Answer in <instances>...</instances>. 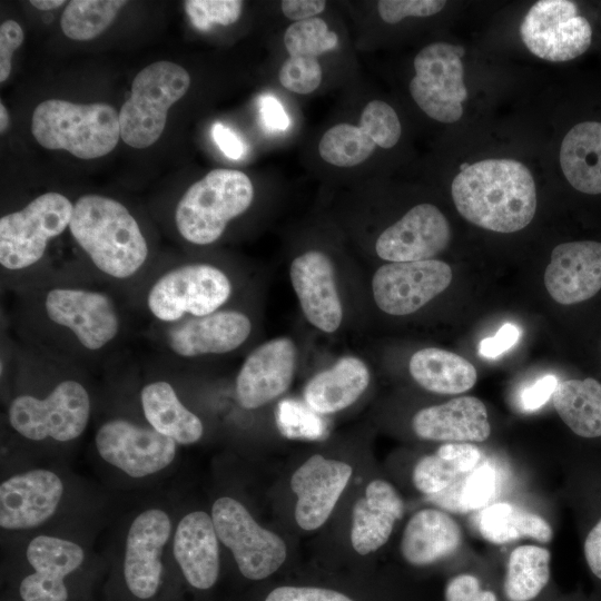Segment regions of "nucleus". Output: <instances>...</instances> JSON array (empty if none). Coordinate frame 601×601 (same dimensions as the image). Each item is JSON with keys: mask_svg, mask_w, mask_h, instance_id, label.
<instances>
[{"mask_svg": "<svg viewBox=\"0 0 601 601\" xmlns=\"http://www.w3.org/2000/svg\"><path fill=\"white\" fill-rule=\"evenodd\" d=\"M451 195L459 214L481 228L515 233L536 210V188L529 168L511 158H487L465 166L453 179Z\"/></svg>", "mask_w": 601, "mask_h": 601, "instance_id": "1", "label": "nucleus"}, {"mask_svg": "<svg viewBox=\"0 0 601 601\" xmlns=\"http://www.w3.org/2000/svg\"><path fill=\"white\" fill-rule=\"evenodd\" d=\"M69 229L97 268L115 278L132 276L148 256L136 219L115 199L99 195L80 197L73 205Z\"/></svg>", "mask_w": 601, "mask_h": 601, "instance_id": "2", "label": "nucleus"}, {"mask_svg": "<svg viewBox=\"0 0 601 601\" xmlns=\"http://www.w3.org/2000/svg\"><path fill=\"white\" fill-rule=\"evenodd\" d=\"M31 131L47 149H63L78 158L93 159L116 147L120 137L119 114L105 102L81 105L50 99L36 107Z\"/></svg>", "mask_w": 601, "mask_h": 601, "instance_id": "3", "label": "nucleus"}, {"mask_svg": "<svg viewBox=\"0 0 601 601\" xmlns=\"http://www.w3.org/2000/svg\"><path fill=\"white\" fill-rule=\"evenodd\" d=\"M254 198L249 177L239 170L215 169L193 184L175 213L179 234L189 243L216 242L227 224L245 213Z\"/></svg>", "mask_w": 601, "mask_h": 601, "instance_id": "4", "label": "nucleus"}, {"mask_svg": "<svg viewBox=\"0 0 601 601\" xmlns=\"http://www.w3.org/2000/svg\"><path fill=\"white\" fill-rule=\"evenodd\" d=\"M570 0H540L526 12L520 36L536 57L565 62L578 59L599 43L598 14Z\"/></svg>", "mask_w": 601, "mask_h": 601, "instance_id": "5", "label": "nucleus"}, {"mask_svg": "<svg viewBox=\"0 0 601 601\" xmlns=\"http://www.w3.org/2000/svg\"><path fill=\"white\" fill-rule=\"evenodd\" d=\"M189 85V73L177 63L157 61L145 67L135 77L130 97L120 109V138L134 148L156 142L165 129L168 109Z\"/></svg>", "mask_w": 601, "mask_h": 601, "instance_id": "6", "label": "nucleus"}, {"mask_svg": "<svg viewBox=\"0 0 601 601\" xmlns=\"http://www.w3.org/2000/svg\"><path fill=\"white\" fill-rule=\"evenodd\" d=\"M73 206L61 194L40 195L21 210L0 219V263L10 270L27 268L43 255L48 242L69 226Z\"/></svg>", "mask_w": 601, "mask_h": 601, "instance_id": "7", "label": "nucleus"}, {"mask_svg": "<svg viewBox=\"0 0 601 601\" xmlns=\"http://www.w3.org/2000/svg\"><path fill=\"white\" fill-rule=\"evenodd\" d=\"M463 55L462 46L437 41L424 47L414 58L411 96L436 121L452 124L463 116V102L467 98Z\"/></svg>", "mask_w": 601, "mask_h": 601, "instance_id": "8", "label": "nucleus"}, {"mask_svg": "<svg viewBox=\"0 0 601 601\" xmlns=\"http://www.w3.org/2000/svg\"><path fill=\"white\" fill-rule=\"evenodd\" d=\"M211 519L219 541L231 551L245 578L266 579L285 562L287 549L283 539L260 526L239 501L229 496L217 499Z\"/></svg>", "mask_w": 601, "mask_h": 601, "instance_id": "9", "label": "nucleus"}, {"mask_svg": "<svg viewBox=\"0 0 601 601\" xmlns=\"http://www.w3.org/2000/svg\"><path fill=\"white\" fill-rule=\"evenodd\" d=\"M90 400L86 388L76 381H63L43 400L30 395L16 397L9 408L11 426L22 436L41 441L51 437L67 442L86 428Z\"/></svg>", "mask_w": 601, "mask_h": 601, "instance_id": "10", "label": "nucleus"}, {"mask_svg": "<svg viewBox=\"0 0 601 601\" xmlns=\"http://www.w3.org/2000/svg\"><path fill=\"white\" fill-rule=\"evenodd\" d=\"M231 285L224 272L207 264H189L161 276L150 288L147 304L164 322L215 313L229 298Z\"/></svg>", "mask_w": 601, "mask_h": 601, "instance_id": "11", "label": "nucleus"}, {"mask_svg": "<svg viewBox=\"0 0 601 601\" xmlns=\"http://www.w3.org/2000/svg\"><path fill=\"white\" fill-rule=\"evenodd\" d=\"M453 278L445 262L426 259L382 265L372 279L377 307L393 316L412 314L444 292Z\"/></svg>", "mask_w": 601, "mask_h": 601, "instance_id": "12", "label": "nucleus"}, {"mask_svg": "<svg viewBox=\"0 0 601 601\" xmlns=\"http://www.w3.org/2000/svg\"><path fill=\"white\" fill-rule=\"evenodd\" d=\"M99 455L131 477H144L167 467L176 454V442L156 430L125 420L102 424L96 434Z\"/></svg>", "mask_w": 601, "mask_h": 601, "instance_id": "13", "label": "nucleus"}, {"mask_svg": "<svg viewBox=\"0 0 601 601\" xmlns=\"http://www.w3.org/2000/svg\"><path fill=\"white\" fill-rule=\"evenodd\" d=\"M451 226L434 205L423 203L411 208L376 239L380 258L390 263L433 259L450 244Z\"/></svg>", "mask_w": 601, "mask_h": 601, "instance_id": "14", "label": "nucleus"}, {"mask_svg": "<svg viewBox=\"0 0 601 601\" xmlns=\"http://www.w3.org/2000/svg\"><path fill=\"white\" fill-rule=\"evenodd\" d=\"M48 317L73 332L90 351L104 347L119 331V318L112 300L99 292L55 288L47 294Z\"/></svg>", "mask_w": 601, "mask_h": 601, "instance_id": "15", "label": "nucleus"}, {"mask_svg": "<svg viewBox=\"0 0 601 601\" xmlns=\"http://www.w3.org/2000/svg\"><path fill=\"white\" fill-rule=\"evenodd\" d=\"M352 473L349 464L319 454L312 455L293 473L290 487L296 495L295 520L299 528L313 531L327 521Z\"/></svg>", "mask_w": 601, "mask_h": 601, "instance_id": "16", "label": "nucleus"}, {"mask_svg": "<svg viewBox=\"0 0 601 601\" xmlns=\"http://www.w3.org/2000/svg\"><path fill=\"white\" fill-rule=\"evenodd\" d=\"M296 355V346L288 337L274 338L255 348L236 378L239 405L258 408L282 395L292 383Z\"/></svg>", "mask_w": 601, "mask_h": 601, "instance_id": "17", "label": "nucleus"}, {"mask_svg": "<svg viewBox=\"0 0 601 601\" xmlns=\"http://www.w3.org/2000/svg\"><path fill=\"white\" fill-rule=\"evenodd\" d=\"M170 532V519L159 509L146 510L132 521L126 540L124 574L135 597L145 600L157 592L162 572V548Z\"/></svg>", "mask_w": 601, "mask_h": 601, "instance_id": "18", "label": "nucleus"}, {"mask_svg": "<svg viewBox=\"0 0 601 601\" xmlns=\"http://www.w3.org/2000/svg\"><path fill=\"white\" fill-rule=\"evenodd\" d=\"M544 285L562 305L592 298L601 290V242L581 239L556 245L545 268Z\"/></svg>", "mask_w": 601, "mask_h": 601, "instance_id": "19", "label": "nucleus"}, {"mask_svg": "<svg viewBox=\"0 0 601 601\" xmlns=\"http://www.w3.org/2000/svg\"><path fill=\"white\" fill-rule=\"evenodd\" d=\"M63 494L60 477L49 470H31L0 485V525L27 530L46 522L56 512Z\"/></svg>", "mask_w": 601, "mask_h": 601, "instance_id": "20", "label": "nucleus"}, {"mask_svg": "<svg viewBox=\"0 0 601 601\" xmlns=\"http://www.w3.org/2000/svg\"><path fill=\"white\" fill-rule=\"evenodd\" d=\"M289 277L306 319L322 332L337 331L343 308L329 257L308 250L293 259Z\"/></svg>", "mask_w": 601, "mask_h": 601, "instance_id": "21", "label": "nucleus"}, {"mask_svg": "<svg viewBox=\"0 0 601 601\" xmlns=\"http://www.w3.org/2000/svg\"><path fill=\"white\" fill-rule=\"evenodd\" d=\"M27 559L35 572L21 581L22 595L28 601H67L63 579L82 563L81 546L68 540L39 535L30 541Z\"/></svg>", "mask_w": 601, "mask_h": 601, "instance_id": "22", "label": "nucleus"}, {"mask_svg": "<svg viewBox=\"0 0 601 601\" xmlns=\"http://www.w3.org/2000/svg\"><path fill=\"white\" fill-rule=\"evenodd\" d=\"M412 428L422 440L447 443L484 442L491 433L486 407L474 396L420 410L412 418Z\"/></svg>", "mask_w": 601, "mask_h": 601, "instance_id": "23", "label": "nucleus"}, {"mask_svg": "<svg viewBox=\"0 0 601 601\" xmlns=\"http://www.w3.org/2000/svg\"><path fill=\"white\" fill-rule=\"evenodd\" d=\"M250 332L248 316L236 311H219L173 327L168 333V344L184 357L223 354L239 347Z\"/></svg>", "mask_w": 601, "mask_h": 601, "instance_id": "24", "label": "nucleus"}, {"mask_svg": "<svg viewBox=\"0 0 601 601\" xmlns=\"http://www.w3.org/2000/svg\"><path fill=\"white\" fill-rule=\"evenodd\" d=\"M559 164L575 193L601 196V114L577 119L568 128L560 144Z\"/></svg>", "mask_w": 601, "mask_h": 601, "instance_id": "25", "label": "nucleus"}, {"mask_svg": "<svg viewBox=\"0 0 601 601\" xmlns=\"http://www.w3.org/2000/svg\"><path fill=\"white\" fill-rule=\"evenodd\" d=\"M218 536L211 519L203 511L186 514L174 536V555L190 585L206 590L219 575Z\"/></svg>", "mask_w": 601, "mask_h": 601, "instance_id": "26", "label": "nucleus"}, {"mask_svg": "<svg viewBox=\"0 0 601 601\" xmlns=\"http://www.w3.org/2000/svg\"><path fill=\"white\" fill-rule=\"evenodd\" d=\"M404 503L395 487L381 479L371 481L352 512L351 543L361 555L375 552L390 539L402 519Z\"/></svg>", "mask_w": 601, "mask_h": 601, "instance_id": "27", "label": "nucleus"}, {"mask_svg": "<svg viewBox=\"0 0 601 601\" xmlns=\"http://www.w3.org/2000/svg\"><path fill=\"white\" fill-rule=\"evenodd\" d=\"M461 541L462 531L447 513L423 509L408 520L401 540V553L412 565H430L453 554Z\"/></svg>", "mask_w": 601, "mask_h": 601, "instance_id": "28", "label": "nucleus"}, {"mask_svg": "<svg viewBox=\"0 0 601 601\" xmlns=\"http://www.w3.org/2000/svg\"><path fill=\"white\" fill-rule=\"evenodd\" d=\"M370 380L366 364L357 357L346 356L313 376L304 388V398L317 414L336 413L355 403Z\"/></svg>", "mask_w": 601, "mask_h": 601, "instance_id": "29", "label": "nucleus"}, {"mask_svg": "<svg viewBox=\"0 0 601 601\" xmlns=\"http://www.w3.org/2000/svg\"><path fill=\"white\" fill-rule=\"evenodd\" d=\"M408 371L420 386L437 394L466 392L477 380V372L471 362L437 347L415 352L410 358Z\"/></svg>", "mask_w": 601, "mask_h": 601, "instance_id": "30", "label": "nucleus"}, {"mask_svg": "<svg viewBox=\"0 0 601 601\" xmlns=\"http://www.w3.org/2000/svg\"><path fill=\"white\" fill-rule=\"evenodd\" d=\"M140 398L146 420L160 434L179 444H193L201 437V421L181 404L169 383L146 385Z\"/></svg>", "mask_w": 601, "mask_h": 601, "instance_id": "31", "label": "nucleus"}, {"mask_svg": "<svg viewBox=\"0 0 601 601\" xmlns=\"http://www.w3.org/2000/svg\"><path fill=\"white\" fill-rule=\"evenodd\" d=\"M553 406L561 420L579 436H601V383L594 378L559 382Z\"/></svg>", "mask_w": 601, "mask_h": 601, "instance_id": "32", "label": "nucleus"}, {"mask_svg": "<svg viewBox=\"0 0 601 601\" xmlns=\"http://www.w3.org/2000/svg\"><path fill=\"white\" fill-rule=\"evenodd\" d=\"M481 451L471 443H445L434 454L425 455L414 466V486L425 495L439 493L475 469Z\"/></svg>", "mask_w": 601, "mask_h": 601, "instance_id": "33", "label": "nucleus"}, {"mask_svg": "<svg viewBox=\"0 0 601 601\" xmlns=\"http://www.w3.org/2000/svg\"><path fill=\"white\" fill-rule=\"evenodd\" d=\"M481 535L493 544L531 538L548 543L553 538L549 522L542 516L508 502L485 506L477 516Z\"/></svg>", "mask_w": 601, "mask_h": 601, "instance_id": "34", "label": "nucleus"}, {"mask_svg": "<svg viewBox=\"0 0 601 601\" xmlns=\"http://www.w3.org/2000/svg\"><path fill=\"white\" fill-rule=\"evenodd\" d=\"M549 579L550 552L538 545H520L509 556L505 597L509 601H530L543 590Z\"/></svg>", "mask_w": 601, "mask_h": 601, "instance_id": "35", "label": "nucleus"}, {"mask_svg": "<svg viewBox=\"0 0 601 601\" xmlns=\"http://www.w3.org/2000/svg\"><path fill=\"white\" fill-rule=\"evenodd\" d=\"M496 487L495 469L489 463H483L443 491L428 495L427 500L451 512L467 513L487 506L496 493Z\"/></svg>", "mask_w": 601, "mask_h": 601, "instance_id": "36", "label": "nucleus"}, {"mask_svg": "<svg viewBox=\"0 0 601 601\" xmlns=\"http://www.w3.org/2000/svg\"><path fill=\"white\" fill-rule=\"evenodd\" d=\"M126 3L120 0H72L61 16V30L72 40H91L115 20Z\"/></svg>", "mask_w": 601, "mask_h": 601, "instance_id": "37", "label": "nucleus"}, {"mask_svg": "<svg viewBox=\"0 0 601 601\" xmlns=\"http://www.w3.org/2000/svg\"><path fill=\"white\" fill-rule=\"evenodd\" d=\"M376 144L359 127L337 124L321 138V157L337 167H353L365 161L375 150Z\"/></svg>", "mask_w": 601, "mask_h": 601, "instance_id": "38", "label": "nucleus"}, {"mask_svg": "<svg viewBox=\"0 0 601 601\" xmlns=\"http://www.w3.org/2000/svg\"><path fill=\"white\" fill-rule=\"evenodd\" d=\"M337 43V35L317 17L292 23L284 35V45L290 57L317 58L334 50Z\"/></svg>", "mask_w": 601, "mask_h": 601, "instance_id": "39", "label": "nucleus"}, {"mask_svg": "<svg viewBox=\"0 0 601 601\" xmlns=\"http://www.w3.org/2000/svg\"><path fill=\"white\" fill-rule=\"evenodd\" d=\"M358 126L376 146L385 149L394 147L402 134L396 111L382 100H372L364 107Z\"/></svg>", "mask_w": 601, "mask_h": 601, "instance_id": "40", "label": "nucleus"}, {"mask_svg": "<svg viewBox=\"0 0 601 601\" xmlns=\"http://www.w3.org/2000/svg\"><path fill=\"white\" fill-rule=\"evenodd\" d=\"M184 9L191 23L199 30H209L214 24L228 26L242 13L243 1L238 0H188Z\"/></svg>", "mask_w": 601, "mask_h": 601, "instance_id": "41", "label": "nucleus"}, {"mask_svg": "<svg viewBox=\"0 0 601 601\" xmlns=\"http://www.w3.org/2000/svg\"><path fill=\"white\" fill-rule=\"evenodd\" d=\"M323 71L317 58L288 57L279 68L278 79L287 90L306 95L318 88Z\"/></svg>", "mask_w": 601, "mask_h": 601, "instance_id": "42", "label": "nucleus"}, {"mask_svg": "<svg viewBox=\"0 0 601 601\" xmlns=\"http://www.w3.org/2000/svg\"><path fill=\"white\" fill-rule=\"evenodd\" d=\"M314 413L293 401L279 403L278 427L288 437L317 439L323 433V425Z\"/></svg>", "mask_w": 601, "mask_h": 601, "instance_id": "43", "label": "nucleus"}, {"mask_svg": "<svg viewBox=\"0 0 601 601\" xmlns=\"http://www.w3.org/2000/svg\"><path fill=\"white\" fill-rule=\"evenodd\" d=\"M443 0H382L377 3L378 14L387 23H397L407 17H431L440 12Z\"/></svg>", "mask_w": 601, "mask_h": 601, "instance_id": "44", "label": "nucleus"}, {"mask_svg": "<svg viewBox=\"0 0 601 601\" xmlns=\"http://www.w3.org/2000/svg\"><path fill=\"white\" fill-rule=\"evenodd\" d=\"M265 601H353L347 595L331 589L315 587H278L269 592Z\"/></svg>", "mask_w": 601, "mask_h": 601, "instance_id": "45", "label": "nucleus"}, {"mask_svg": "<svg viewBox=\"0 0 601 601\" xmlns=\"http://www.w3.org/2000/svg\"><path fill=\"white\" fill-rule=\"evenodd\" d=\"M445 601H497L492 591L483 590L471 574L452 578L445 588Z\"/></svg>", "mask_w": 601, "mask_h": 601, "instance_id": "46", "label": "nucleus"}, {"mask_svg": "<svg viewBox=\"0 0 601 601\" xmlns=\"http://www.w3.org/2000/svg\"><path fill=\"white\" fill-rule=\"evenodd\" d=\"M559 381L552 374L544 375L524 387L518 396V405L523 412L541 408L553 395Z\"/></svg>", "mask_w": 601, "mask_h": 601, "instance_id": "47", "label": "nucleus"}, {"mask_svg": "<svg viewBox=\"0 0 601 601\" xmlns=\"http://www.w3.org/2000/svg\"><path fill=\"white\" fill-rule=\"evenodd\" d=\"M23 41V31L14 20H7L0 26V81L4 82L11 71V58Z\"/></svg>", "mask_w": 601, "mask_h": 601, "instance_id": "48", "label": "nucleus"}, {"mask_svg": "<svg viewBox=\"0 0 601 601\" xmlns=\"http://www.w3.org/2000/svg\"><path fill=\"white\" fill-rule=\"evenodd\" d=\"M521 335L518 326L506 323L492 337L480 342L479 353L486 358H495L514 346Z\"/></svg>", "mask_w": 601, "mask_h": 601, "instance_id": "49", "label": "nucleus"}, {"mask_svg": "<svg viewBox=\"0 0 601 601\" xmlns=\"http://www.w3.org/2000/svg\"><path fill=\"white\" fill-rule=\"evenodd\" d=\"M259 111L266 129L282 131L288 129L290 121L276 97L264 95L259 99Z\"/></svg>", "mask_w": 601, "mask_h": 601, "instance_id": "50", "label": "nucleus"}, {"mask_svg": "<svg viewBox=\"0 0 601 601\" xmlns=\"http://www.w3.org/2000/svg\"><path fill=\"white\" fill-rule=\"evenodd\" d=\"M325 7L324 0H284L280 4L284 16L296 22L315 18Z\"/></svg>", "mask_w": 601, "mask_h": 601, "instance_id": "51", "label": "nucleus"}, {"mask_svg": "<svg viewBox=\"0 0 601 601\" xmlns=\"http://www.w3.org/2000/svg\"><path fill=\"white\" fill-rule=\"evenodd\" d=\"M211 135L219 149L231 159H239L246 149L242 139L221 122H215Z\"/></svg>", "mask_w": 601, "mask_h": 601, "instance_id": "52", "label": "nucleus"}, {"mask_svg": "<svg viewBox=\"0 0 601 601\" xmlns=\"http://www.w3.org/2000/svg\"><path fill=\"white\" fill-rule=\"evenodd\" d=\"M584 556L592 573L601 579V520L585 538Z\"/></svg>", "mask_w": 601, "mask_h": 601, "instance_id": "53", "label": "nucleus"}, {"mask_svg": "<svg viewBox=\"0 0 601 601\" xmlns=\"http://www.w3.org/2000/svg\"><path fill=\"white\" fill-rule=\"evenodd\" d=\"M30 3L39 10L49 11L65 4L66 2L63 0H31Z\"/></svg>", "mask_w": 601, "mask_h": 601, "instance_id": "54", "label": "nucleus"}, {"mask_svg": "<svg viewBox=\"0 0 601 601\" xmlns=\"http://www.w3.org/2000/svg\"><path fill=\"white\" fill-rule=\"evenodd\" d=\"M9 124V115L8 111L3 105V102L0 104V131L4 132Z\"/></svg>", "mask_w": 601, "mask_h": 601, "instance_id": "55", "label": "nucleus"}]
</instances>
